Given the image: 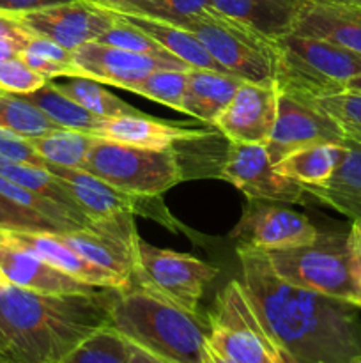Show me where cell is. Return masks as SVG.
<instances>
[{"label":"cell","instance_id":"obj_17","mask_svg":"<svg viewBox=\"0 0 361 363\" xmlns=\"http://www.w3.org/2000/svg\"><path fill=\"white\" fill-rule=\"evenodd\" d=\"M2 236L13 243L20 245L21 248L30 254L38 255L45 262L52 264L53 268L60 269L66 275L88 284V286L101 287V289H127L130 282L120 279L115 273L96 266L78 255L66 241L60 238L59 233L53 230H9L0 229Z\"/></svg>","mask_w":361,"mask_h":363},{"label":"cell","instance_id":"obj_12","mask_svg":"<svg viewBox=\"0 0 361 363\" xmlns=\"http://www.w3.org/2000/svg\"><path fill=\"white\" fill-rule=\"evenodd\" d=\"M343 138L345 135L338 124L314 103L297 101L278 92L275 126L264 144L273 165L297 149L315 144H342Z\"/></svg>","mask_w":361,"mask_h":363},{"label":"cell","instance_id":"obj_4","mask_svg":"<svg viewBox=\"0 0 361 363\" xmlns=\"http://www.w3.org/2000/svg\"><path fill=\"white\" fill-rule=\"evenodd\" d=\"M275 87L303 103L340 94L361 74V55L324 39L289 32L275 39Z\"/></svg>","mask_w":361,"mask_h":363},{"label":"cell","instance_id":"obj_5","mask_svg":"<svg viewBox=\"0 0 361 363\" xmlns=\"http://www.w3.org/2000/svg\"><path fill=\"white\" fill-rule=\"evenodd\" d=\"M276 275L292 286L349 301L357 289V273L349 233L317 234L311 243L289 250L264 252Z\"/></svg>","mask_w":361,"mask_h":363},{"label":"cell","instance_id":"obj_2","mask_svg":"<svg viewBox=\"0 0 361 363\" xmlns=\"http://www.w3.org/2000/svg\"><path fill=\"white\" fill-rule=\"evenodd\" d=\"M120 289L46 294L0 287V330L16 363H60L78 344L110 326V311Z\"/></svg>","mask_w":361,"mask_h":363},{"label":"cell","instance_id":"obj_15","mask_svg":"<svg viewBox=\"0 0 361 363\" xmlns=\"http://www.w3.org/2000/svg\"><path fill=\"white\" fill-rule=\"evenodd\" d=\"M13 16L28 32L50 39L69 52H74L85 43L96 41L113 23V16L108 11L84 0L57 4Z\"/></svg>","mask_w":361,"mask_h":363},{"label":"cell","instance_id":"obj_32","mask_svg":"<svg viewBox=\"0 0 361 363\" xmlns=\"http://www.w3.org/2000/svg\"><path fill=\"white\" fill-rule=\"evenodd\" d=\"M188 71L156 69L149 73L144 80L131 85L127 91L180 112L183 110L184 92H186Z\"/></svg>","mask_w":361,"mask_h":363},{"label":"cell","instance_id":"obj_26","mask_svg":"<svg viewBox=\"0 0 361 363\" xmlns=\"http://www.w3.org/2000/svg\"><path fill=\"white\" fill-rule=\"evenodd\" d=\"M342 144L308 145L280 160L275 165V170L303 186H319L333 176L342 158Z\"/></svg>","mask_w":361,"mask_h":363},{"label":"cell","instance_id":"obj_13","mask_svg":"<svg viewBox=\"0 0 361 363\" xmlns=\"http://www.w3.org/2000/svg\"><path fill=\"white\" fill-rule=\"evenodd\" d=\"M319 230L306 216L268 204V201H250L232 238L241 247L255 250H289L303 247L317 238Z\"/></svg>","mask_w":361,"mask_h":363},{"label":"cell","instance_id":"obj_41","mask_svg":"<svg viewBox=\"0 0 361 363\" xmlns=\"http://www.w3.org/2000/svg\"><path fill=\"white\" fill-rule=\"evenodd\" d=\"M73 2V0H0V13L21 14L30 11L45 9V7L57 6V4Z\"/></svg>","mask_w":361,"mask_h":363},{"label":"cell","instance_id":"obj_29","mask_svg":"<svg viewBox=\"0 0 361 363\" xmlns=\"http://www.w3.org/2000/svg\"><path fill=\"white\" fill-rule=\"evenodd\" d=\"M52 84L59 89L62 94L76 101L88 112L99 117H119L127 113H140L134 106L127 105L120 98L106 91L101 82L91 80L84 77H69L66 82H53Z\"/></svg>","mask_w":361,"mask_h":363},{"label":"cell","instance_id":"obj_31","mask_svg":"<svg viewBox=\"0 0 361 363\" xmlns=\"http://www.w3.org/2000/svg\"><path fill=\"white\" fill-rule=\"evenodd\" d=\"M131 342L112 326L98 330L60 363H130Z\"/></svg>","mask_w":361,"mask_h":363},{"label":"cell","instance_id":"obj_36","mask_svg":"<svg viewBox=\"0 0 361 363\" xmlns=\"http://www.w3.org/2000/svg\"><path fill=\"white\" fill-rule=\"evenodd\" d=\"M42 74L30 69L20 57H13L0 64V91L7 94H30L46 84Z\"/></svg>","mask_w":361,"mask_h":363},{"label":"cell","instance_id":"obj_48","mask_svg":"<svg viewBox=\"0 0 361 363\" xmlns=\"http://www.w3.org/2000/svg\"><path fill=\"white\" fill-rule=\"evenodd\" d=\"M0 351H4V353L9 354V342H7V339H6V335H4L2 330H0Z\"/></svg>","mask_w":361,"mask_h":363},{"label":"cell","instance_id":"obj_49","mask_svg":"<svg viewBox=\"0 0 361 363\" xmlns=\"http://www.w3.org/2000/svg\"><path fill=\"white\" fill-rule=\"evenodd\" d=\"M0 363H16V362H14L13 358H11L7 353H4V351H0Z\"/></svg>","mask_w":361,"mask_h":363},{"label":"cell","instance_id":"obj_7","mask_svg":"<svg viewBox=\"0 0 361 363\" xmlns=\"http://www.w3.org/2000/svg\"><path fill=\"white\" fill-rule=\"evenodd\" d=\"M207 323V344L229 363H283L239 280L219 291Z\"/></svg>","mask_w":361,"mask_h":363},{"label":"cell","instance_id":"obj_46","mask_svg":"<svg viewBox=\"0 0 361 363\" xmlns=\"http://www.w3.org/2000/svg\"><path fill=\"white\" fill-rule=\"evenodd\" d=\"M345 91L360 92V94H361V74H360V77L350 78V80L347 82V84H345ZM345 91H343V92H345Z\"/></svg>","mask_w":361,"mask_h":363},{"label":"cell","instance_id":"obj_40","mask_svg":"<svg viewBox=\"0 0 361 363\" xmlns=\"http://www.w3.org/2000/svg\"><path fill=\"white\" fill-rule=\"evenodd\" d=\"M34 38L13 14L0 13V52L18 57Z\"/></svg>","mask_w":361,"mask_h":363},{"label":"cell","instance_id":"obj_11","mask_svg":"<svg viewBox=\"0 0 361 363\" xmlns=\"http://www.w3.org/2000/svg\"><path fill=\"white\" fill-rule=\"evenodd\" d=\"M59 234L78 255L92 264L115 273L131 286L138 245L133 213H117L106 218L94 220L85 229Z\"/></svg>","mask_w":361,"mask_h":363},{"label":"cell","instance_id":"obj_45","mask_svg":"<svg viewBox=\"0 0 361 363\" xmlns=\"http://www.w3.org/2000/svg\"><path fill=\"white\" fill-rule=\"evenodd\" d=\"M204 363H229V362H227L223 357H219V354L216 353V351L212 350V347L207 344V347H205V360H204Z\"/></svg>","mask_w":361,"mask_h":363},{"label":"cell","instance_id":"obj_3","mask_svg":"<svg viewBox=\"0 0 361 363\" xmlns=\"http://www.w3.org/2000/svg\"><path fill=\"white\" fill-rule=\"evenodd\" d=\"M110 326L124 339L170 363H204L209 323L144 289H120Z\"/></svg>","mask_w":361,"mask_h":363},{"label":"cell","instance_id":"obj_8","mask_svg":"<svg viewBox=\"0 0 361 363\" xmlns=\"http://www.w3.org/2000/svg\"><path fill=\"white\" fill-rule=\"evenodd\" d=\"M184 28L193 32L212 59L232 77L255 84H275V39L264 38L222 13L191 21Z\"/></svg>","mask_w":361,"mask_h":363},{"label":"cell","instance_id":"obj_18","mask_svg":"<svg viewBox=\"0 0 361 363\" xmlns=\"http://www.w3.org/2000/svg\"><path fill=\"white\" fill-rule=\"evenodd\" d=\"M0 272L6 277L7 284L21 289L35 291L46 294H78L96 293L101 287L88 286L73 277L66 275L60 269L39 259L13 243L0 233Z\"/></svg>","mask_w":361,"mask_h":363},{"label":"cell","instance_id":"obj_1","mask_svg":"<svg viewBox=\"0 0 361 363\" xmlns=\"http://www.w3.org/2000/svg\"><path fill=\"white\" fill-rule=\"evenodd\" d=\"M243 284L283 363H350L361 357L356 305L292 286L268 255L237 247Z\"/></svg>","mask_w":361,"mask_h":363},{"label":"cell","instance_id":"obj_25","mask_svg":"<svg viewBox=\"0 0 361 363\" xmlns=\"http://www.w3.org/2000/svg\"><path fill=\"white\" fill-rule=\"evenodd\" d=\"M243 82L241 78L219 71L191 67L188 71L180 112L214 126L218 116L225 110Z\"/></svg>","mask_w":361,"mask_h":363},{"label":"cell","instance_id":"obj_47","mask_svg":"<svg viewBox=\"0 0 361 363\" xmlns=\"http://www.w3.org/2000/svg\"><path fill=\"white\" fill-rule=\"evenodd\" d=\"M350 303L356 305L357 308H361V275L360 279H357V289H356V294H354V298L350 300Z\"/></svg>","mask_w":361,"mask_h":363},{"label":"cell","instance_id":"obj_42","mask_svg":"<svg viewBox=\"0 0 361 363\" xmlns=\"http://www.w3.org/2000/svg\"><path fill=\"white\" fill-rule=\"evenodd\" d=\"M84 2L98 6L101 9L115 11V13H131V11L138 9V7L151 2V0H84Z\"/></svg>","mask_w":361,"mask_h":363},{"label":"cell","instance_id":"obj_22","mask_svg":"<svg viewBox=\"0 0 361 363\" xmlns=\"http://www.w3.org/2000/svg\"><path fill=\"white\" fill-rule=\"evenodd\" d=\"M343 152L333 176L319 186H306L314 201L329 206L353 222H361V142L343 138Z\"/></svg>","mask_w":361,"mask_h":363},{"label":"cell","instance_id":"obj_19","mask_svg":"<svg viewBox=\"0 0 361 363\" xmlns=\"http://www.w3.org/2000/svg\"><path fill=\"white\" fill-rule=\"evenodd\" d=\"M292 32L324 39L361 55V4L303 0Z\"/></svg>","mask_w":361,"mask_h":363},{"label":"cell","instance_id":"obj_21","mask_svg":"<svg viewBox=\"0 0 361 363\" xmlns=\"http://www.w3.org/2000/svg\"><path fill=\"white\" fill-rule=\"evenodd\" d=\"M48 170L53 176L59 177L69 197L91 220L106 218V216L117 215V213H133L134 215L140 211L138 208H140L142 199H145L117 190L112 184L99 179L98 176L87 172L85 169H69V167H59L50 163Z\"/></svg>","mask_w":361,"mask_h":363},{"label":"cell","instance_id":"obj_16","mask_svg":"<svg viewBox=\"0 0 361 363\" xmlns=\"http://www.w3.org/2000/svg\"><path fill=\"white\" fill-rule=\"evenodd\" d=\"M275 84L243 82L216 119L214 128L236 144H265L276 119Z\"/></svg>","mask_w":361,"mask_h":363},{"label":"cell","instance_id":"obj_53","mask_svg":"<svg viewBox=\"0 0 361 363\" xmlns=\"http://www.w3.org/2000/svg\"><path fill=\"white\" fill-rule=\"evenodd\" d=\"M0 94H4V92H2V91H0Z\"/></svg>","mask_w":361,"mask_h":363},{"label":"cell","instance_id":"obj_27","mask_svg":"<svg viewBox=\"0 0 361 363\" xmlns=\"http://www.w3.org/2000/svg\"><path fill=\"white\" fill-rule=\"evenodd\" d=\"M23 98L34 103L39 110H42L46 113V117L53 124H57L59 128H64V130L84 131V133L94 135V131L98 130V126L105 119V117H99L96 113L88 112L84 106L78 105L76 101H73L66 94H62L52 84V80L46 82L38 91L30 92V94H25Z\"/></svg>","mask_w":361,"mask_h":363},{"label":"cell","instance_id":"obj_28","mask_svg":"<svg viewBox=\"0 0 361 363\" xmlns=\"http://www.w3.org/2000/svg\"><path fill=\"white\" fill-rule=\"evenodd\" d=\"M94 138V135L91 133L59 128L42 137L27 138V140L52 165L81 169Z\"/></svg>","mask_w":361,"mask_h":363},{"label":"cell","instance_id":"obj_34","mask_svg":"<svg viewBox=\"0 0 361 363\" xmlns=\"http://www.w3.org/2000/svg\"><path fill=\"white\" fill-rule=\"evenodd\" d=\"M112 16H113V23L110 25V27L106 28V30L103 32L96 41L103 43V45L115 46V48L127 50V52H133V53H144V55L161 57V59H176V57L170 55L163 46H159L154 39L149 38L147 34L138 30L137 27L130 25L127 21L117 18L115 14H112Z\"/></svg>","mask_w":361,"mask_h":363},{"label":"cell","instance_id":"obj_33","mask_svg":"<svg viewBox=\"0 0 361 363\" xmlns=\"http://www.w3.org/2000/svg\"><path fill=\"white\" fill-rule=\"evenodd\" d=\"M131 13L159 18L184 27L191 21L214 16L219 11L212 6L211 0H151Z\"/></svg>","mask_w":361,"mask_h":363},{"label":"cell","instance_id":"obj_24","mask_svg":"<svg viewBox=\"0 0 361 363\" xmlns=\"http://www.w3.org/2000/svg\"><path fill=\"white\" fill-rule=\"evenodd\" d=\"M230 20L246 25L264 38L278 39L292 32L303 0H211Z\"/></svg>","mask_w":361,"mask_h":363},{"label":"cell","instance_id":"obj_52","mask_svg":"<svg viewBox=\"0 0 361 363\" xmlns=\"http://www.w3.org/2000/svg\"><path fill=\"white\" fill-rule=\"evenodd\" d=\"M350 363H361V357H360V358H356V360H354V362H350Z\"/></svg>","mask_w":361,"mask_h":363},{"label":"cell","instance_id":"obj_51","mask_svg":"<svg viewBox=\"0 0 361 363\" xmlns=\"http://www.w3.org/2000/svg\"><path fill=\"white\" fill-rule=\"evenodd\" d=\"M6 284H7L6 277H4V275H2V272H0V287H2V286H6Z\"/></svg>","mask_w":361,"mask_h":363},{"label":"cell","instance_id":"obj_38","mask_svg":"<svg viewBox=\"0 0 361 363\" xmlns=\"http://www.w3.org/2000/svg\"><path fill=\"white\" fill-rule=\"evenodd\" d=\"M0 156L16 163H27V165L48 169L50 163L35 151L30 142L23 137L11 133V131L0 130Z\"/></svg>","mask_w":361,"mask_h":363},{"label":"cell","instance_id":"obj_14","mask_svg":"<svg viewBox=\"0 0 361 363\" xmlns=\"http://www.w3.org/2000/svg\"><path fill=\"white\" fill-rule=\"evenodd\" d=\"M74 77L91 78L106 85L127 89L144 80L156 69H191L179 59H161V57L133 53L115 46L88 41L73 52Z\"/></svg>","mask_w":361,"mask_h":363},{"label":"cell","instance_id":"obj_6","mask_svg":"<svg viewBox=\"0 0 361 363\" xmlns=\"http://www.w3.org/2000/svg\"><path fill=\"white\" fill-rule=\"evenodd\" d=\"M81 169L134 197H158L183 181L173 147H137L101 137L94 138Z\"/></svg>","mask_w":361,"mask_h":363},{"label":"cell","instance_id":"obj_50","mask_svg":"<svg viewBox=\"0 0 361 363\" xmlns=\"http://www.w3.org/2000/svg\"><path fill=\"white\" fill-rule=\"evenodd\" d=\"M321 2H336V4H361V0H321Z\"/></svg>","mask_w":361,"mask_h":363},{"label":"cell","instance_id":"obj_44","mask_svg":"<svg viewBox=\"0 0 361 363\" xmlns=\"http://www.w3.org/2000/svg\"><path fill=\"white\" fill-rule=\"evenodd\" d=\"M130 363H170L166 360H161V358L154 357V354L147 353L142 347L131 344V354H130Z\"/></svg>","mask_w":361,"mask_h":363},{"label":"cell","instance_id":"obj_39","mask_svg":"<svg viewBox=\"0 0 361 363\" xmlns=\"http://www.w3.org/2000/svg\"><path fill=\"white\" fill-rule=\"evenodd\" d=\"M23 52H30L34 53V55L41 57V59L48 60V62L55 64V66L62 71V77H74L73 52L66 50L64 46L57 45V43L50 41V39L34 35Z\"/></svg>","mask_w":361,"mask_h":363},{"label":"cell","instance_id":"obj_10","mask_svg":"<svg viewBox=\"0 0 361 363\" xmlns=\"http://www.w3.org/2000/svg\"><path fill=\"white\" fill-rule=\"evenodd\" d=\"M219 177L234 184L250 201L289 204H306L314 201L306 186L276 172L264 144L229 142L219 167Z\"/></svg>","mask_w":361,"mask_h":363},{"label":"cell","instance_id":"obj_20","mask_svg":"<svg viewBox=\"0 0 361 363\" xmlns=\"http://www.w3.org/2000/svg\"><path fill=\"white\" fill-rule=\"evenodd\" d=\"M94 135L137 147L166 149L173 147V144L179 142H195L212 137V130L179 126L176 123H166L144 113H127L119 117H105Z\"/></svg>","mask_w":361,"mask_h":363},{"label":"cell","instance_id":"obj_43","mask_svg":"<svg viewBox=\"0 0 361 363\" xmlns=\"http://www.w3.org/2000/svg\"><path fill=\"white\" fill-rule=\"evenodd\" d=\"M349 243L357 273L361 275V222H353V227L349 230Z\"/></svg>","mask_w":361,"mask_h":363},{"label":"cell","instance_id":"obj_37","mask_svg":"<svg viewBox=\"0 0 361 363\" xmlns=\"http://www.w3.org/2000/svg\"><path fill=\"white\" fill-rule=\"evenodd\" d=\"M0 229L53 230V233H60L55 223L46 220L39 213L16 204V202H13L2 194H0Z\"/></svg>","mask_w":361,"mask_h":363},{"label":"cell","instance_id":"obj_9","mask_svg":"<svg viewBox=\"0 0 361 363\" xmlns=\"http://www.w3.org/2000/svg\"><path fill=\"white\" fill-rule=\"evenodd\" d=\"M216 275L214 266L195 255L156 248L138 238L137 264L131 279L138 284V289L165 298L184 311L198 312L205 286Z\"/></svg>","mask_w":361,"mask_h":363},{"label":"cell","instance_id":"obj_35","mask_svg":"<svg viewBox=\"0 0 361 363\" xmlns=\"http://www.w3.org/2000/svg\"><path fill=\"white\" fill-rule=\"evenodd\" d=\"M314 105L331 117L347 138L361 142V94L360 92H340L315 99Z\"/></svg>","mask_w":361,"mask_h":363},{"label":"cell","instance_id":"obj_30","mask_svg":"<svg viewBox=\"0 0 361 363\" xmlns=\"http://www.w3.org/2000/svg\"><path fill=\"white\" fill-rule=\"evenodd\" d=\"M0 130L23 138H35L59 130V126L23 96L4 92L0 94Z\"/></svg>","mask_w":361,"mask_h":363},{"label":"cell","instance_id":"obj_23","mask_svg":"<svg viewBox=\"0 0 361 363\" xmlns=\"http://www.w3.org/2000/svg\"><path fill=\"white\" fill-rule=\"evenodd\" d=\"M110 13L115 14L120 20L127 21V23L133 25V27H137L138 30H142L144 34H147L149 38L154 39L159 46H163L170 55L183 60V62L188 64L190 67L227 73V71L212 59L211 53H209L207 50H205V46L200 43V39H198L193 32L188 30V28L176 23H170V21L159 20V18L145 16V14L115 13V11H110Z\"/></svg>","mask_w":361,"mask_h":363}]
</instances>
